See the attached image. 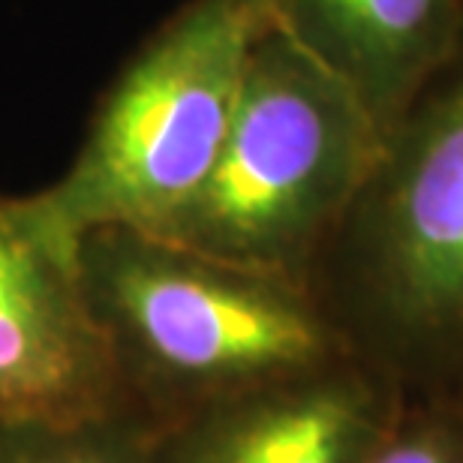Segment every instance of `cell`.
I'll return each instance as SVG.
<instances>
[{"instance_id":"cell-1","label":"cell","mask_w":463,"mask_h":463,"mask_svg":"<svg viewBox=\"0 0 463 463\" xmlns=\"http://www.w3.org/2000/svg\"><path fill=\"white\" fill-rule=\"evenodd\" d=\"M313 289L403 392L463 364V31L379 138Z\"/></svg>"},{"instance_id":"cell-2","label":"cell","mask_w":463,"mask_h":463,"mask_svg":"<svg viewBox=\"0 0 463 463\" xmlns=\"http://www.w3.org/2000/svg\"><path fill=\"white\" fill-rule=\"evenodd\" d=\"M79 274L124 385L193 412L358 355L313 286L151 232H88Z\"/></svg>"},{"instance_id":"cell-3","label":"cell","mask_w":463,"mask_h":463,"mask_svg":"<svg viewBox=\"0 0 463 463\" xmlns=\"http://www.w3.org/2000/svg\"><path fill=\"white\" fill-rule=\"evenodd\" d=\"M379 138L361 99L271 18L205 184L160 238L313 286Z\"/></svg>"},{"instance_id":"cell-4","label":"cell","mask_w":463,"mask_h":463,"mask_svg":"<svg viewBox=\"0 0 463 463\" xmlns=\"http://www.w3.org/2000/svg\"><path fill=\"white\" fill-rule=\"evenodd\" d=\"M268 0H187L156 27L97 109L63 178L24 199L67 253L97 229L160 232L196 196L235 112Z\"/></svg>"},{"instance_id":"cell-5","label":"cell","mask_w":463,"mask_h":463,"mask_svg":"<svg viewBox=\"0 0 463 463\" xmlns=\"http://www.w3.org/2000/svg\"><path fill=\"white\" fill-rule=\"evenodd\" d=\"M124 376L67 253L0 199V430H63L118 415Z\"/></svg>"},{"instance_id":"cell-6","label":"cell","mask_w":463,"mask_h":463,"mask_svg":"<svg viewBox=\"0 0 463 463\" xmlns=\"http://www.w3.org/2000/svg\"><path fill=\"white\" fill-rule=\"evenodd\" d=\"M403 388L361 355L199 410L172 463H364Z\"/></svg>"},{"instance_id":"cell-7","label":"cell","mask_w":463,"mask_h":463,"mask_svg":"<svg viewBox=\"0 0 463 463\" xmlns=\"http://www.w3.org/2000/svg\"><path fill=\"white\" fill-rule=\"evenodd\" d=\"M268 6L274 24L326 63L383 133L463 31V0H268Z\"/></svg>"},{"instance_id":"cell-8","label":"cell","mask_w":463,"mask_h":463,"mask_svg":"<svg viewBox=\"0 0 463 463\" xmlns=\"http://www.w3.org/2000/svg\"><path fill=\"white\" fill-rule=\"evenodd\" d=\"M27 442L0 451V463H160L156 433L118 421L79 424L63 430H31Z\"/></svg>"},{"instance_id":"cell-9","label":"cell","mask_w":463,"mask_h":463,"mask_svg":"<svg viewBox=\"0 0 463 463\" xmlns=\"http://www.w3.org/2000/svg\"><path fill=\"white\" fill-rule=\"evenodd\" d=\"M364 463H463V415L437 394L403 401Z\"/></svg>"},{"instance_id":"cell-10","label":"cell","mask_w":463,"mask_h":463,"mask_svg":"<svg viewBox=\"0 0 463 463\" xmlns=\"http://www.w3.org/2000/svg\"><path fill=\"white\" fill-rule=\"evenodd\" d=\"M430 394L442 397V401L451 403L463 415V364L458 370H451V373L442 379L437 388H430Z\"/></svg>"}]
</instances>
